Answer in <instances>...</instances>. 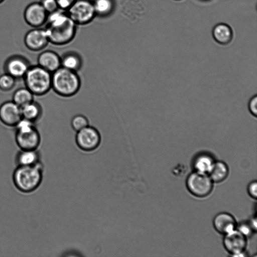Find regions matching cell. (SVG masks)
<instances>
[{"instance_id":"19","label":"cell","mask_w":257,"mask_h":257,"mask_svg":"<svg viewBox=\"0 0 257 257\" xmlns=\"http://www.w3.org/2000/svg\"><path fill=\"white\" fill-rule=\"evenodd\" d=\"M82 65V59L76 52H66L61 56V67L65 69L77 72L81 68Z\"/></svg>"},{"instance_id":"17","label":"cell","mask_w":257,"mask_h":257,"mask_svg":"<svg viewBox=\"0 0 257 257\" xmlns=\"http://www.w3.org/2000/svg\"><path fill=\"white\" fill-rule=\"evenodd\" d=\"M212 36L217 43L224 45L231 42L233 37V33L229 26L220 23L216 25L213 28Z\"/></svg>"},{"instance_id":"29","label":"cell","mask_w":257,"mask_h":257,"mask_svg":"<svg viewBox=\"0 0 257 257\" xmlns=\"http://www.w3.org/2000/svg\"><path fill=\"white\" fill-rule=\"evenodd\" d=\"M59 9L67 10L76 0H56Z\"/></svg>"},{"instance_id":"15","label":"cell","mask_w":257,"mask_h":257,"mask_svg":"<svg viewBox=\"0 0 257 257\" xmlns=\"http://www.w3.org/2000/svg\"><path fill=\"white\" fill-rule=\"evenodd\" d=\"M213 225L215 229L220 233L225 234L236 228L234 217L228 212H220L213 218Z\"/></svg>"},{"instance_id":"18","label":"cell","mask_w":257,"mask_h":257,"mask_svg":"<svg viewBox=\"0 0 257 257\" xmlns=\"http://www.w3.org/2000/svg\"><path fill=\"white\" fill-rule=\"evenodd\" d=\"M215 160L211 155L208 153H202L195 157L193 166L195 171L208 174Z\"/></svg>"},{"instance_id":"16","label":"cell","mask_w":257,"mask_h":257,"mask_svg":"<svg viewBox=\"0 0 257 257\" xmlns=\"http://www.w3.org/2000/svg\"><path fill=\"white\" fill-rule=\"evenodd\" d=\"M40 156L37 150H20L15 157L17 166H30L40 163Z\"/></svg>"},{"instance_id":"14","label":"cell","mask_w":257,"mask_h":257,"mask_svg":"<svg viewBox=\"0 0 257 257\" xmlns=\"http://www.w3.org/2000/svg\"><path fill=\"white\" fill-rule=\"evenodd\" d=\"M38 64L51 73L61 67V56L52 50H45L40 53Z\"/></svg>"},{"instance_id":"3","label":"cell","mask_w":257,"mask_h":257,"mask_svg":"<svg viewBox=\"0 0 257 257\" xmlns=\"http://www.w3.org/2000/svg\"><path fill=\"white\" fill-rule=\"evenodd\" d=\"M81 85L77 72L60 67L52 73L51 88L58 95L70 97L75 95Z\"/></svg>"},{"instance_id":"11","label":"cell","mask_w":257,"mask_h":257,"mask_svg":"<svg viewBox=\"0 0 257 257\" xmlns=\"http://www.w3.org/2000/svg\"><path fill=\"white\" fill-rule=\"evenodd\" d=\"M47 16L48 13L39 2L29 4L23 15L26 23L33 28H39L46 23Z\"/></svg>"},{"instance_id":"30","label":"cell","mask_w":257,"mask_h":257,"mask_svg":"<svg viewBox=\"0 0 257 257\" xmlns=\"http://www.w3.org/2000/svg\"><path fill=\"white\" fill-rule=\"evenodd\" d=\"M247 192L249 196L256 199L257 196V183L256 181L251 182L247 187Z\"/></svg>"},{"instance_id":"27","label":"cell","mask_w":257,"mask_h":257,"mask_svg":"<svg viewBox=\"0 0 257 257\" xmlns=\"http://www.w3.org/2000/svg\"><path fill=\"white\" fill-rule=\"evenodd\" d=\"M236 228L247 238L251 236L254 231L249 223H240Z\"/></svg>"},{"instance_id":"1","label":"cell","mask_w":257,"mask_h":257,"mask_svg":"<svg viewBox=\"0 0 257 257\" xmlns=\"http://www.w3.org/2000/svg\"><path fill=\"white\" fill-rule=\"evenodd\" d=\"M60 9L48 14L45 29L49 42L63 45L70 42L76 33V24Z\"/></svg>"},{"instance_id":"23","label":"cell","mask_w":257,"mask_h":257,"mask_svg":"<svg viewBox=\"0 0 257 257\" xmlns=\"http://www.w3.org/2000/svg\"><path fill=\"white\" fill-rule=\"evenodd\" d=\"M92 4L96 15L101 17L109 15L114 8L112 0H94Z\"/></svg>"},{"instance_id":"7","label":"cell","mask_w":257,"mask_h":257,"mask_svg":"<svg viewBox=\"0 0 257 257\" xmlns=\"http://www.w3.org/2000/svg\"><path fill=\"white\" fill-rule=\"evenodd\" d=\"M224 235L223 245L227 252L232 256H245L247 237L236 228Z\"/></svg>"},{"instance_id":"28","label":"cell","mask_w":257,"mask_h":257,"mask_svg":"<svg viewBox=\"0 0 257 257\" xmlns=\"http://www.w3.org/2000/svg\"><path fill=\"white\" fill-rule=\"evenodd\" d=\"M248 108L250 114L256 117L257 115V96L256 95L249 99L248 102Z\"/></svg>"},{"instance_id":"22","label":"cell","mask_w":257,"mask_h":257,"mask_svg":"<svg viewBox=\"0 0 257 257\" xmlns=\"http://www.w3.org/2000/svg\"><path fill=\"white\" fill-rule=\"evenodd\" d=\"M34 95L25 87L17 89L13 93L12 101L21 107L34 100Z\"/></svg>"},{"instance_id":"24","label":"cell","mask_w":257,"mask_h":257,"mask_svg":"<svg viewBox=\"0 0 257 257\" xmlns=\"http://www.w3.org/2000/svg\"><path fill=\"white\" fill-rule=\"evenodd\" d=\"M16 80L12 76L5 72L0 75V89L5 92L12 90L15 86Z\"/></svg>"},{"instance_id":"10","label":"cell","mask_w":257,"mask_h":257,"mask_svg":"<svg viewBox=\"0 0 257 257\" xmlns=\"http://www.w3.org/2000/svg\"><path fill=\"white\" fill-rule=\"evenodd\" d=\"M31 65L29 60L24 56L14 55L6 60L4 69L7 73L16 79L23 78Z\"/></svg>"},{"instance_id":"32","label":"cell","mask_w":257,"mask_h":257,"mask_svg":"<svg viewBox=\"0 0 257 257\" xmlns=\"http://www.w3.org/2000/svg\"><path fill=\"white\" fill-rule=\"evenodd\" d=\"M176 1H180V0H176Z\"/></svg>"},{"instance_id":"2","label":"cell","mask_w":257,"mask_h":257,"mask_svg":"<svg viewBox=\"0 0 257 257\" xmlns=\"http://www.w3.org/2000/svg\"><path fill=\"white\" fill-rule=\"evenodd\" d=\"M43 179L41 163L30 166H17L13 174V181L20 191L30 193L36 190Z\"/></svg>"},{"instance_id":"9","label":"cell","mask_w":257,"mask_h":257,"mask_svg":"<svg viewBox=\"0 0 257 257\" xmlns=\"http://www.w3.org/2000/svg\"><path fill=\"white\" fill-rule=\"evenodd\" d=\"M15 141L20 150H37L41 143L40 134L35 125L16 130Z\"/></svg>"},{"instance_id":"12","label":"cell","mask_w":257,"mask_h":257,"mask_svg":"<svg viewBox=\"0 0 257 257\" xmlns=\"http://www.w3.org/2000/svg\"><path fill=\"white\" fill-rule=\"evenodd\" d=\"M24 44L30 50L38 52L43 50L49 43L45 29L33 28L24 36Z\"/></svg>"},{"instance_id":"8","label":"cell","mask_w":257,"mask_h":257,"mask_svg":"<svg viewBox=\"0 0 257 257\" xmlns=\"http://www.w3.org/2000/svg\"><path fill=\"white\" fill-rule=\"evenodd\" d=\"M75 141L80 149L84 151H92L99 146L101 136L97 129L89 125L76 132Z\"/></svg>"},{"instance_id":"5","label":"cell","mask_w":257,"mask_h":257,"mask_svg":"<svg viewBox=\"0 0 257 257\" xmlns=\"http://www.w3.org/2000/svg\"><path fill=\"white\" fill-rule=\"evenodd\" d=\"M213 182L208 174L195 171L187 177L186 187L193 195L204 197L212 192Z\"/></svg>"},{"instance_id":"6","label":"cell","mask_w":257,"mask_h":257,"mask_svg":"<svg viewBox=\"0 0 257 257\" xmlns=\"http://www.w3.org/2000/svg\"><path fill=\"white\" fill-rule=\"evenodd\" d=\"M67 11L68 16L76 25L89 23L96 16L92 2L89 0H76Z\"/></svg>"},{"instance_id":"26","label":"cell","mask_w":257,"mask_h":257,"mask_svg":"<svg viewBox=\"0 0 257 257\" xmlns=\"http://www.w3.org/2000/svg\"><path fill=\"white\" fill-rule=\"evenodd\" d=\"M39 2L48 14L59 9L56 0H40Z\"/></svg>"},{"instance_id":"21","label":"cell","mask_w":257,"mask_h":257,"mask_svg":"<svg viewBox=\"0 0 257 257\" xmlns=\"http://www.w3.org/2000/svg\"><path fill=\"white\" fill-rule=\"evenodd\" d=\"M228 173L229 169L226 163L218 161H215L208 175L213 182L219 183L226 178Z\"/></svg>"},{"instance_id":"31","label":"cell","mask_w":257,"mask_h":257,"mask_svg":"<svg viewBox=\"0 0 257 257\" xmlns=\"http://www.w3.org/2000/svg\"><path fill=\"white\" fill-rule=\"evenodd\" d=\"M5 1V0H0V4L3 3Z\"/></svg>"},{"instance_id":"4","label":"cell","mask_w":257,"mask_h":257,"mask_svg":"<svg viewBox=\"0 0 257 257\" xmlns=\"http://www.w3.org/2000/svg\"><path fill=\"white\" fill-rule=\"evenodd\" d=\"M52 73L38 65H31L23 79L26 87L36 96L46 94L51 89Z\"/></svg>"},{"instance_id":"20","label":"cell","mask_w":257,"mask_h":257,"mask_svg":"<svg viewBox=\"0 0 257 257\" xmlns=\"http://www.w3.org/2000/svg\"><path fill=\"white\" fill-rule=\"evenodd\" d=\"M21 111L22 117L34 123L41 118L43 113L41 105L34 100L21 107Z\"/></svg>"},{"instance_id":"13","label":"cell","mask_w":257,"mask_h":257,"mask_svg":"<svg viewBox=\"0 0 257 257\" xmlns=\"http://www.w3.org/2000/svg\"><path fill=\"white\" fill-rule=\"evenodd\" d=\"M22 118L21 107L13 101H7L0 105V120L5 125L15 127Z\"/></svg>"},{"instance_id":"25","label":"cell","mask_w":257,"mask_h":257,"mask_svg":"<svg viewBox=\"0 0 257 257\" xmlns=\"http://www.w3.org/2000/svg\"><path fill=\"white\" fill-rule=\"evenodd\" d=\"M72 128L76 132L89 125L87 117L82 114H76L71 120Z\"/></svg>"}]
</instances>
